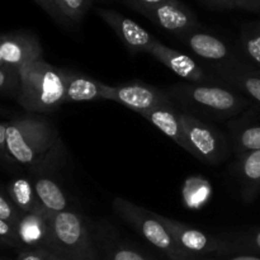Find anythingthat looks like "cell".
<instances>
[{"label": "cell", "instance_id": "6da1fadb", "mask_svg": "<svg viewBox=\"0 0 260 260\" xmlns=\"http://www.w3.org/2000/svg\"><path fill=\"white\" fill-rule=\"evenodd\" d=\"M178 109L201 119L230 121L253 106L233 86L218 83H178L165 89Z\"/></svg>", "mask_w": 260, "mask_h": 260}, {"label": "cell", "instance_id": "7a4b0ae2", "mask_svg": "<svg viewBox=\"0 0 260 260\" xmlns=\"http://www.w3.org/2000/svg\"><path fill=\"white\" fill-rule=\"evenodd\" d=\"M66 69L37 60L19 69L20 85L17 101L29 113L50 114L63 104Z\"/></svg>", "mask_w": 260, "mask_h": 260}, {"label": "cell", "instance_id": "3957f363", "mask_svg": "<svg viewBox=\"0 0 260 260\" xmlns=\"http://www.w3.org/2000/svg\"><path fill=\"white\" fill-rule=\"evenodd\" d=\"M8 161L32 168L60 142L56 127L36 114L7 122Z\"/></svg>", "mask_w": 260, "mask_h": 260}, {"label": "cell", "instance_id": "277c9868", "mask_svg": "<svg viewBox=\"0 0 260 260\" xmlns=\"http://www.w3.org/2000/svg\"><path fill=\"white\" fill-rule=\"evenodd\" d=\"M52 251L62 260H101L90 222L80 212L63 211L51 216Z\"/></svg>", "mask_w": 260, "mask_h": 260}, {"label": "cell", "instance_id": "5b68a950", "mask_svg": "<svg viewBox=\"0 0 260 260\" xmlns=\"http://www.w3.org/2000/svg\"><path fill=\"white\" fill-rule=\"evenodd\" d=\"M116 215L137 234L142 236L150 245L164 254L169 260H196L179 248L172 234L155 216V212L135 205L122 197H116L112 202Z\"/></svg>", "mask_w": 260, "mask_h": 260}, {"label": "cell", "instance_id": "8992f818", "mask_svg": "<svg viewBox=\"0 0 260 260\" xmlns=\"http://www.w3.org/2000/svg\"><path fill=\"white\" fill-rule=\"evenodd\" d=\"M179 116L189 145V154L207 165H220L228 159L233 150L226 135L208 121L180 109Z\"/></svg>", "mask_w": 260, "mask_h": 260}, {"label": "cell", "instance_id": "52a82bcc", "mask_svg": "<svg viewBox=\"0 0 260 260\" xmlns=\"http://www.w3.org/2000/svg\"><path fill=\"white\" fill-rule=\"evenodd\" d=\"M157 220L167 228V230L172 234L174 240L179 245L182 250L196 258L202 256H215L225 255L229 253V248L223 239H217L202 230L192 228L189 225L173 220V218L162 216L155 212Z\"/></svg>", "mask_w": 260, "mask_h": 260}, {"label": "cell", "instance_id": "ba28073f", "mask_svg": "<svg viewBox=\"0 0 260 260\" xmlns=\"http://www.w3.org/2000/svg\"><path fill=\"white\" fill-rule=\"evenodd\" d=\"M134 10L151 20L157 27L175 35L178 38L202 28L197 15L180 0H170L154 7H141Z\"/></svg>", "mask_w": 260, "mask_h": 260}, {"label": "cell", "instance_id": "9c48e42d", "mask_svg": "<svg viewBox=\"0 0 260 260\" xmlns=\"http://www.w3.org/2000/svg\"><path fill=\"white\" fill-rule=\"evenodd\" d=\"M104 101L116 102L140 114L172 102L165 89L142 83H129L118 86L107 85Z\"/></svg>", "mask_w": 260, "mask_h": 260}, {"label": "cell", "instance_id": "30bf717a", "mask_svg": "<svg viewBox=\"0 0 260 260\" xmlns=\"http://www.w3.org/2000/svg\"><path fill=\"white\" fill-rule=\"evenodd\" d=\"M147 53L156 58L157 61L167 66L169 70L177 74L179 78L185 80L187 83H218V78L215 73L208 74L203 68H201L190 56L174 50L172 47H168L162 42H160L157 38L154 37L151 45L147 48Z\"/></svg>", "mask_w": 260, "mask_h": 260}, {"label": "cell", "instance_id": "8fae6325", "mask_svg": "<svg viewBox=\"0 0 260 260\" xmlns=\"http://www.w3.org/2000/svg\"><path fill=\"white\" fill-rule=\"evenodd\" d=\"M196 56L213 63V69L226 68L239 61L235 48H231L222 38L203 28L192 30L179 38Z\"/></svg>", "mask_w": 260, "mask_h": 260}, {"label": "cell", "instance_id": "7c38bea8", "mask_svg": "<svg viewBox=\"0 0 260 260\" xmlns=\"http://www.w3.org/2000/svg\"><path fill=\"white\" fill-rule=\"evenodd\" d=\"M228 137L235 156L260 150V108L253 106L226 122Z\"/></svg>", "mask_w": 260, "mask_h": 260}, {"label": "cell", "instance_id": "4fadbf2b", "mask_svg": "<svg viewBox=\"0 0 260 260\" xmlns=\"http://www.w3.org/2000/svg\"><path fill=\"white\" fill-rule=\"evenodd\" d=\"M90 228L99 255L104 260H152L132 244L124 241L117 229L106 220L95 221L90 223Z\"/></svg>", "mask_w": 260, "mask_h": 260}, {"label": "cell", "instance_id": "5bb4252c", "mask_svg": "<svg viewBox=\"0 0 260 260\" xmlns=\"http://www.w3.org/2000/svg\"><path fill=\"white\" fill-rule=\"evenodd\" d=\"M96 14L114 30L129 52H147V48L151 45L154 36L150 35L145 28L116 10L99 8L96 9Z\"/></svg>", "mask_w": 260, "mask_h": 260}, {"label": "cell", "instance_id": "9a60e30c", "mask_svg": "<svg viewBox=\"0 0 260 260\" xmlns=\"http://www.w3.org/2000/svg\"><path fill=\"white\" fill-rule=\"evenodd\" d=\"M51 216L47 211L22 213L17 223L20 246H24V249L43 248L52 251Z\"/></svg>", "mask_w": 260, "mask_h": 260}, {"label": "cell", "instance_id": "2e32d148", "mask_svg": "<svg viewBox=\"0 0 260 260\" xmlns=\"http://www.w3.org/2000/svg\"><path fill=\"white\" fill-rule=\"evenodd\" d=\"M218 80L233 86L260 108V74L255 73L239 61L226 68L213 69Z\"/></svg>", "mask_w": 260, "mask_h": 260}, {"label": "cell", "instance_id": "e0dca14e", "mask_svg": "<svg viewBox=\"0 0 260 260\" xmlns=\"http://www.w3.org/2000/svg\"><path fill=\"white\" fill-rule=\"evenodd\" d=\"M234 175L238 180L241 198L250 203L260 194V150L235 156Z\"/></svg>", "mask_w": 260, "mask_h": 260}, {"label": "cell", "instance_id": "ac0fdd59", "mask_svg": "<svg viewBox=\"0 0 260 260\" xmlns=\"http://www.w3.org/2000/svg\"><path fill=\"white\" fill-rule=\"evenodd\" d=\"M141 116L146 118L150 123L154 124L157 129H160L172 141H174L182 149L189 152V145L185 139L184 128H183L182 121H180L179 109L173 104V102L144 112L141 113Z\"/></svg>", "mask_w": 260, "mask_h": 260}, {"label": "cell", "instance_id": "d6986e66", "mask_svg": "<svg viewBox=\"0 0 260 260\" xmlns=\"http://www.w3.org/2000/svg\"><path fill=\"white\" fill-rule=\"evenodd\" d=\"M107 84L80 73L68 71L63 103L104 101Z\"/></svg>", "mask_w": 260, "mask_h": 260}, {"label": "cell", "instance_id": "ffe728a7", "mask_svg": "<svg viewBox=\"0 0 260 260\" xmlns=\"http://www.w3.org/2000/svg\"><path fill=\"white\" fill-rule=\"evenodd\" d=\"M235 50L244 65L260 74V23H250L241 28Z\"/></svg>", "mask_w": 260, "mask_h": 260}, {"label": "cell", "instance_id": "44dd1931", "mask_svg": "<svg viewBox=\"0 0 260 260\" xmlns=\"http://www.w3.org/2000/svg\"><path fill=\"white\" fill-rule=\"evenodd\" d=\"M8 197L20 213H36L46 211L41 205L30 178H14L8 184Z\"/></svg>", "mask_w": 260, "mask_h": 260}, {"label": "cell", "instance_id": "7402d4cb", "mask_svg": "<svg viewBox=\"0 0 260 260\" xmlns=\"http://www.w3.org/2000/svg\"><path fill=\"white\" fill-rule=\"evenodd\" d=\"M225 241L230 254H253L260 256V229L239 234Z\"/></svg>", "mask_w": 260, "mask_h": 260}, {"label": "cell", "instance_id": "603a6c76", "mask_svg": "<svg viewBox=\"0 0 260 260\" xmlns=\"http://www.w3.org/2000/svg\"><path fill=\"white\" fill-rule=\"evenodd\" d=\"M63 17L73 24L80 22L96 0H53Z\"/></svg>", "mask_w": 260, "mask_h": 260}, {"label": "cell", "instance_id": "cb8c5ba5", "mask_svg": "<svg viewBox=\"0 0 260 260\" xmlns=\"http://www.w3.org/2000/svg\"><path fill=\"white\" fill-rule=\"evenodd\" d=\"M19 85V69L9 65L0 66V95L17 98Z\"/></svg>", "mask_w": 260, "mask_h": 260}, {"label": "cell", "instance_id": "d4e9b609", "mask_svg": "<svg viewBox=\"0 0 260 260\" xmlns=\"http://www.w3.org/2000/svg\"><path fill=\"white\" fill-rule=\"evenodd\" d=\"M0 246L18 248L20 246L17 226L0 218Z\"/></svg>", "mask_w": 260, "mask_h": 260}, {"label": "cell", "instance_id": "484cf974", "mask_svg": "<svg viewBox=\"0 0 260 260\" xmlns=\"http://www.w3.org/2000/svg\"><path fill=\"white\" fill-rule=\"evenodd\" d=\"M20 216H22V213L15 207L14 203L10 201V198L3 192H0V218L17 226Z\"/></svg>", "mask_w": 260, "mask_h": 260}, {"label": "cell", "instance_id": "4316f807", "mask_svg": "<svg viewBox=\"0 0 260 260\" xmlns=\"http://www.w3.org/2000/svg\"><path fill=\"white\" fill-rule=\"evenodd\" d=\"M18 260H62L53 251L43 248L24 249L20 251Z\"/></svg>", "mask_w": 260, "mask_h": 260}, {"label": "cell", "instance_id": "83f0119b", "mask_svg": "<svg viewBox=\"0 0 260 260\" xmlns=\"http://www.w3.org/2000/svg\"><path fill=\"white\" fill-rule=\"evenodd\" d=\"M35 2L36 4L40 5V7L42 8V9L45 10V12L47 13V14L50 15L55 22H57L58 24L66 25V27L71 25V23L63 17V14L60 12V9H58L57 5L55 4L53 0H35Z\"/></svg>", "mask_w": 260, "mask_h": 260}, {"label": "cell", "instance_id": "f1b7e54d", "mask_svg": "<svg viewBox=\"0 0 260 260\" xmlns=\"http://www.w3.org/2000/svg\"><path fill=\"white\" fill-rule=\"evenodd\" d=\"M212 9H240L243 0H202Z\"/></svg>", "mask_w": 260, "mask_h": 260}, {"label": "cell", "instance_id": "f546056e", "mask_svg": "<svg viewBox=\"0 0 260 260\" xmlns=\"http://www.w3.org/2000/svg\"><path fill=\"white\" fill-rule=\"evenodd\" d=\"M128 7H131L132 9H136V8L141 7H154V5L161 4V3L170 2V0H123Z\"/></svg>", "mask_w": 260, "mask_h": 260}, {"label": "cell", "instance_id": "4dcf8cb0", "mask_svg": "<svg viewBox=\"0 0 260 260\" xmlns=\"http://www.w3.org/2000/svg\"><path fill=\"white\" fill-rule=\"evenodd\" d=\"M7 122H0V159L5 160L7 159V150H5V146H7Z\"/></svg>", "mask_w": 260, "mask_h": 260}, {"label": "cell", "instance_id": "1f68e13d", "mask_svg": "<svg viewBox=\"0 0 260 260\" xmlns=\"http://www.w3.org/2000/svg\"><path fill=\"white\" fill-rule=\"evenodd\" d=\"M240 9L260 12V0H243V4H241Z\"/></svg>", "mask_w": 260, "mask_h": 260}, {"label": "cell", "instance_id": "d6a6232c", "mask_svg": "<svg viewBox=\"0 0 260 260\" xmlns=\"http://www.w3.org/2000/svg\"><path fill=\"white\" fill-rule=\"evenodd\" d=\"M7 65L5 63V55H4V43H3V33H0V66Z\"/></svg>", "mask_w": 260, "mask_h": 260}, {"label": "cell", "instance_id": "836d02e7", "mask_svg": "<svg viewBox=\"0 0 260 260\" xmlns=\"http://www.w3.org/2000/svg\"><path fill=\"white\" fill-rule=\"evenodd\" d=\"M96 2H107V0H96Z\"/></svg>", "mask_w": 260, "mask_h": 260}]
</instances>
